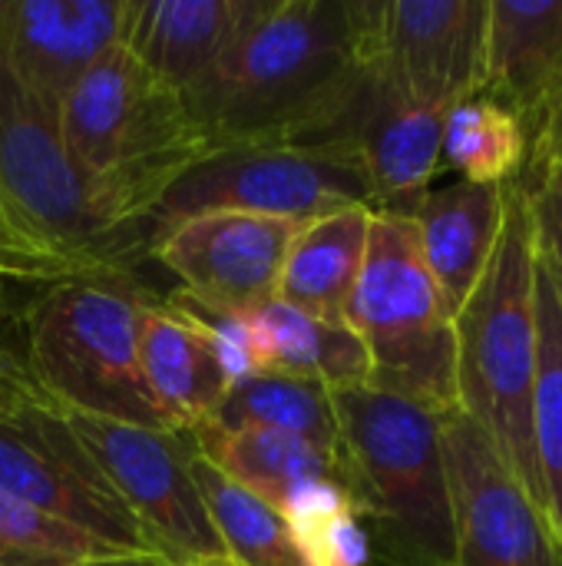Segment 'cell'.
Masks as SVG:
<instances>
[{"label": "cell", "mask_w": 562, "mask_h": 566, "mask_svg": "<svg viewBox=\"0 0 562 566\" xmlns=\"http://www.w3.org/2000/svg\"><path fill=\"white\" fill-rule=\"evenodd\" d=\"M185 434H189L192 448L212 468H219L225 478H232L238 488H245L258 501H265L272 511H282L288 494L308 481H341L348 488L341 458H331V454H325L298 438L278 434V431L222 428V424L205 421Z\"/></svg>", "instance_id": "cell-22"}, {"label": "cell", "mask_w": 562, "mask_h": 566, "mask_svg": "<svg viewBox=\"0 0 562 566\" xmlns=\"http://www.w3.org/2000/svg\"><path fill=\"white\" fill-rule=\"evenodd\" d=\"M0 491L109 554L152 557L139 524L46 395L0 408Z\"/></svg>", "instance_id": "cell-9"}, {"label": "cell", "mask_w": 562, "mask_h": 566, "mask_svg": "<svg viewBox=\"0 0 562 566\" xmlns=\"http://www.w3.org/2000/svg\"><path fill=\"white\" fill-rule=\"evenodd\" d=\"M0 252H13V255H33V259H53V255H43L26 235H23V229L13 222V216L3 209V202H0ZM56 262H66V259H56ZM73 265V262H70ZM86 272V269H83ZM93 275V272H89Z\"/></svg>", "instance_id": "cell-33"}, {"label": "cell", "mask_w": 562, "mask_h": 566, "mask_svg": "<svg viewBox=\"0 0 562 566\" xmlns=\"http://www.w3.org/2000/svg\"><path fill=\"white\" fill-rule=\"evenodd\" d=\"M291 544L301 566H371V534L354 511L311 524H291Z\"/></svg>", "instance_id": "cell-28"}, {"label": "cell", "mask_w": 562, "mask_h": 566, "mask_svg": "<svg viewBox=\"0 0 562 566\" xmlns=\"http://www.w3.org/2000/svg\"><path fill=\"white\" fill-rule=\"evenodd\" d=\"M484 93L520 119L533 146L562 96V0H490Z\"/></svg>", "instance_id": "cell-16"}, {"label": "cell", "mask_w": 562, "mask_h": 566, "mask_svg": "<svg viewBox=\"0 0 562 566\" xmlns=\"http://www.w3.org/2000/svg\"><path fill=\"white\" fill-rule=\"evenodd\" d=\"M76 275H89L79 265L70 262H56V259H33V255H13V252H0V282H13V285H46V282H63V279H76ZM103 279V275H99Z\"/></svg>", "instance_id": "cell-30"}, {"label": "cell", "mask_w": 562, "mask_h": 566, "mask_svg": "<svg viewBox=\"0 0 562 566\" xmlns=\"http://www.w3.org/2000/svg\"><path fill=\"white\" fill-rule=\"evenodd\" d=\"M258 375L318 381L328 391L368 385L371 361L348 322H325L278 298L248 312Z\"/></svg>", "instance_id": "cell-21"}, {"label": "cell", "mask_w": 562, "mask_h": 566, "mask_svg": "<svg viewBox=\"0 0 562 566\" xmlns=\"http://www.w3.org/2000/svg\"><path fill=\"white\" fill-rule=\"evenodd\" d=\"M460 566H562L547 514L507 471L487 434L464 415L441 421Z\"/></svg>", "instance_id": "cell-11"}, {"label": "cell", "mask_w": 562, "mask_h": 566, "mask_svg": "<svg viewBox=\"0 0 562 566\" xmlns=\"http://www.w3.org/2000/svg\"><path fill=\"white\" fill-rule=\"evenodd\" d=\"M79 566H162L159 560H152V557H103V560H89V564H79Z\"/></svg>", "instance_id": "cell-34"}, {"label": "cell", "mask_w": 562, "mask_h": 566, "mask_svg": "<svg viewBox=\"0 0 562 566\" xmlns=\"http://www.w3.org/2000/svg\"><path fill=\"white\" fill-rule=\"evenodd\" d=\"M298 226L255 212H202L169 229L149 255L182 282L192 302L248 315L275 298Z\"/></svg>", "instance_id": "cell-13"}, {"label": "cell", "mask_w": 562, "mask_h": 566, "mask_svg": "<svg viewBox=\"0 0 562 566\" xmlns=\"http://www.w3.org/2000/svg\"><path fill=\"white\" fill-rule=\"evenodd\" d=\"M66 411V408H63ZM162 566H235L189 471L185 431H149L66 411Z\"/></svg>", "instance_id": "cell-10"}, {"label": "cell", "mask_w": 562, "mask_h": 566, "mask_svg": "<svg viewBox=\"0 0 562 566\" xmlns=\"http://www.w3.org/2000/svg\"><path fill=\"white\" fill-rule=\"evenodd\" d=\"M126 0L0 3V66L40 106L60 113L76 80L119 43Z\"/></svg>", "instance_id": "cell-15"}, {"label": "cell", "mask_w": 562, "mask_h": 566, "mask_svg": "<svg viewBox=\"0 0 562 566\" xmlns=\"http://www.w3.org/2000/svg\"><path fill=\"white\" fill-rule=\"evenodd\" d=\"M490 0H388L384 70L417 106L447 113L484 93Z\"/></svg>", "instance_id": "cell-14"}, {"label": "cell", "mask_w": 562, "mask_h": 566, "mask_svg": "<svg viewBox=\"0 0 562 566\" xmlns=\"http://www.w3.org/2000/svg\"><path fill=\"white\" fill-rule=\"evenodd\" d=\"M371 216V206H348L301 222L285 252L275 298L315 318L344 322L361 275Z\"/></svg>", "instance_id": "cell-20"}, {"label": "cell", "mask_w": 562, "mask_h": 566, "mask_svg": "<svg viewBox=\"0 0 562 566\" xmlns=\"http://www.w3.org/2000/svg\"><path fill=\"white\" fill-rule=\"evenodd\" d=\"M444 113L411 103L384 63L368 66L318 146L348 149L368 172L374 212L414 216L441 166Z\"/></svg>", "instance_id": "cell-12"}, {"label": "cell", "mask_w": 562, "mask_h": 566, "mask_svg": "<svg viewBox=\"0 0 562 566\" xmlns=\"http://www.w3.org/2000/svg\"><path fill=\"white\" fill-rule=\"evenodd\" d=\"M212 424L278 431L331 458H341V428L335 401L331 391L318 381L288 375H252L229 388Z\"/></svg>", "instance_id": "cell-23"}, {"label": "cell", "mask_w": 562, "mask_h": 566, "mask_svg": "<svg viewBox=\"0 0 562 566\" xmlns=\"http://www.w3.org/2000/svg\"><path fill=\"white\" fill-rule=\"evenodd\" d=\"M503 186H474L464 179L431 189L411 216L424 265L454 318L490 265L503 232Z\"/></svg>", "instance_id": "cell-18"}, {"label": "cell", "mask_w": 562, "mask_h": 566, "mask_svg": "<svg viewBox=\"0 0 562 566\" xmlns=\"http://www.w3.org/2000/svg\"><path fill=\"white\" fill-rule=\"evenodd\" d=\"M3 285V282H0ZM33 395H43L36 388V381L30 378L20 348H13L3 335H0V408H13Z\"/></svg>", "instance_id": "cell-31"}, {"label": "cell", "mask_w": 562, "mask_h": 566, "mask_svg": "<svg viewBox=\"0 0 562 566\" xmlns=\"http://www.w3.org/2000/svg\"><path fill=\"white\" fill-rule=\"evenodd\" d=\"M388 0H255L182 96L205 149L318 146L358 76L384 56Z\"/></svg>", "instance_id": "cell-1"}, {"label": "cell", "mask_w": 562, "mask_h": 566, "mask_svg": "<svg viewBox=\"0 0 562 566\" xmlns=\"http://www.w3.org/2000/svg\"><path fill=\"white\" fill-rule=\"evenodd\" d=\"M540 262H543V255H540ZM543 265H547V262H543ZM547 272H550V279H553V289H556V302H560V312H562V279L556 275V272H553V269H550V265H547Z\"/></svg>", "instance_id": "cell-35"}, {"label": "cell", "mask_w": 562, "mask_h": 566, "mask_svg": "<svg viewBox=\"0 0 562 566\" xmlns=\"http://www.w3.org/2000/svg\"><path fill=\"white\" fill-rule=\"evenodd\" d=\"M371 206L374 192L364 166L335 146H225L189 163L146 206L132 226L136 255H149L156 242L179 222L202 212H255L291 222Z\"/></svg>", "instance_id": "cell-8"}, {"label": "cell", "mask_w": 562, "mask_h": 566, "mask_svg": "<svg viewBox=\"0 0 562 566\" xmlns=\"http://www.w3.org/2000/svg\"><path fill=\"white\" fill-rule=\"evenodd\" d=\"M0 202L23 235L53 259L116 279L136 262L113 199L66 153L56 113L0 66Z\"/></svg>", "instance_id": "cell-7"}, {"label": "cell", "mask_w": 562, "mask_h": 566, "mask_svg": "<svg viewBox=\"0 0 562 566\" xmlns=\"http://www.w3.org/2000/svg\"><path fill=\"white\" fill-rule=\"evenodd\" d=\"M255 0H126L119 43L182 96L215 66Z\"/></svg>", "instance_id": "cell-17"}, {"label": "cell", "mask_w": 562, "mask_h": 566, "mask_svg": "<svg viewBox=\"0 0 562 566\" xmlns=\"http://www.w3.org/2000/svg\"><path fill=\"white\" fill-rule=\"evenodd\" d=\"M139 368L149 395L169 415L176 431H192L215 418L229 381L205 332L172 305L146 302L136 335Z\"/></svg>", "instance_id": "cell-19"}, {"label": "cell", "mask_w": 562, "mask_h": 566, "mask_svg": "<svg viewBox=\"0 0 562 566\" xmlns=\"http://www.w3.org/2000/svg\"><path fill=\"white\" fill-rule=\"evenodd\" d=\"M189 471L235 566H301L291 531L278 511L212 468L195 448L189 451Z\"/></svg>", "instance_id": "cell-26"}, {"label": "cell", "mask_w": 562, "mask_h": 566, "mask_svg": "<svg viewBox=\"0 0 562 566\" xmlns=\"http://www.w3.org/2000/svg\"><path fill=\"white\" fill-rule=\"evenodd\" d=\"M56 123L70 159L119 209L129 245L146 206L169 179L209 153L182 93L149 73L123 43L106 50L76 80Z\"/></svg>", "instance_id": "cell-4"}, {"label": "cell", "mask_w": 562, "mask_h": 566, "mask_svg": "<svg viewBox=\"0 0 562 566\" xmlns=\"http://www.w3.org/2000/svg\"><path fill=\"white\" fill-rule=\"evenodd\" d=\"M142 305L139 295L99 275L36 285L20 315V355L36 388L76 415L176 431L139 368Z\"/></svg>", "instance_id": "cell-5"}, {"label": "cell", "mask_w": 562, "mask_h": 566, "mask_svg": "<svg viewBox=\"0 0 562 566\" xmlns=\"http://www.w3.org/2000/svg\"><path fill=\"white\" fill-rule=\"evenodd\" d=\"M341 464L378 566H460L441 415L374 391H331Z\"/></svg>", "instance_id": "cell-3"}, {"label": "cell", "mask_w": 562, "mask_h": 566, "mask_svg": "<svg viewBox=\"0 0 562 566\" xmlns=\"http://www.w3.org/2000/svg\"><path fill=\"white\" fill-rule=\"evenodd\" d=\"M119 557L0 491V566H79Z\"/></svg>", "instance_id": "cell-27"}, {"label": "cell", "mask_w": 562, "mask_h": 566, "mask_svg": "<svg viewBox=\"0 0 562 566\" xmlns=\"http://www.w3.org/2000/svg\"><path fill=\"white\" fill-rule=\"evenodd\" d=\"M527 163H530V166H550V169L562 172V96L560 103L550 109V116H547L540 136L533 139L530 159H527Z\"/></svg>", "instance_id": "cell-32"}, {"label": "cell", "mask_w": 562, "mask_h": 566, "mask_svg": "<svg viewBox=\"0 0 562 566\" xmlns=\"http://www.w3.org/2000/svg\"><path fill=\"white\" fill-rule=\"evenodd\" d=\"M530 206L533 235L543 262L562 279V172L550 166H523V172L513 179Z\"/></svg>", "instance_id": "cell-29"}, {"label": "cell", "mask_w": 562, "mask_h": 566, "mask_svg": "<svg viewBox=\"0 0 562 566\" xmlns=\"http://www.w3.org/2000/svg\"><path fill=\"white\" fill-rule=\"evenodd\" d=\"M507 216L490 265L454 318L457 401L507 471L547 514L533 448L537 395V235L527 196L503 186Z\"/></svg>", "instance_id": "cell-2"}, {"label": "cell", "mask_w": 562, "mask_h": 566, "mask_svg": "<svg viewBox=\"0 0 562 566\" xmlns=\"http://www.w3.org/2000/svg\"><path fill=\"white\" fill-rule=\"evenodd\" d=\"M344 322L368 352V388L414 401L441 418L460 411L454 315L424 265L407 216H371Z\"/></svg>", "instance_id": "cell-6"}, {"label": "cell", "mask_w": 562, "mask_h": 566, "mask_svg": "<svg viewBox=\"0 0 562 566\" xmlns=\"http://www.w3.org/2000/svg\"><path fill=\"white\" fill-rule=\"evenodd\" d=\"M533 448L543 481L547 521L562 544V312L553 279L537 249V395Z\"/></svg>", "instance_id": "cell-25"}, {"label": "cell", "mask_w": 562, "mask_h": 566, "mask_svg": "<svg viewBox=\"0 0 562 566\" xmlns=\"http://www.w3.org/2000/svg\"><path fill=\"white\" fill-rule=\"evenodd\" d=\"M441 159L457 169L464 182L507 186L523 172L530 139L507 106L477 93L444 113Z\"/></svg>", "instance_id": "cell-24"}]
</instances>
